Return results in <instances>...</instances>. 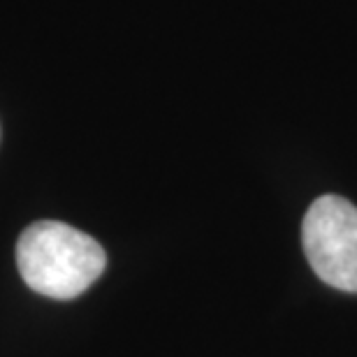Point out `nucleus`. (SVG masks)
I'll use <instances>...</instances> for the list:
<instances>
[{
	"mask_svg": "<svg viewBox=\"0 0 357 357\" xmlns=\"http://www.w3.org/2000/svg\"><path fill=\"white\" fill-rule=\"evenodd\" d=\"M302 244L320 281L357 292V206L339 195H323L309 206Z\"/></svg>",
	"mask_w": 357,
	"mask_h": 357,
	"instance_id": "f03ea898",
	"label": "nucleus"
},
{
	"mask_svg": "<svg viewBox=\"0 0 357 357\" xmlns=\"http://www.w3.org/2000/svg\"><path fill=\"white\" fill-rule=\"evenodd\" d=\"M17 267L31 290L52 299H75L105 271L107 253L73 225L38 220L17 241Z\"/></svg>",
	"mask_w": 357,
	"mask_h": 357,
	"instance_id": "f257e3e1",
	"label": "nucleus"
}]
</instances>
